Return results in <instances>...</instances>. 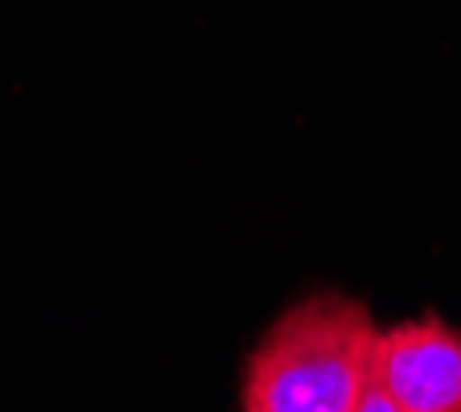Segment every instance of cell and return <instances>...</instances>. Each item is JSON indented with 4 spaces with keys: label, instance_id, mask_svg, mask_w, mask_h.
Returning a JSON list of instances; mask_svg holds the SVG:
<instances>
[{
    "label": "cell",
    "instance_id": "6da1fadb",
    "mask_svg": "<svg viewBox=\"0 0 461 412\" xmlns=\"http://www.w3.org/2000/svg\"><path fill=\"white\" fill-rule=\"evenodd\" d=\"M384 326L366 301L317 288L285 306L251 346L240 412H358L375 384Z\"/></svg>",
    "mask_w": 461,
    "mask_h": 412
},
{
    "label": "cell",
    "instance_id": "7a4b0ae2",
    "mask_svg": "<svg viewBox=\"0 0 461 412\" xmlns=\"http://www.w3.org/2000/svg\"><path fill=\"white\" fill-rule=\"evenodd\" d=\"M375 384L400 412H461V326L432 309L384 326Z\"/></svg>",
    "mask_w": 461,
    "mask_h": 412
},
{
    "label": "cell",
    "instance_id": "3957f363",
    "mask_svg": "<svg viewBox=\"0 0 461 412\" xmlns=\"http://www.w3.org/2000/svg\"><path fill=\"white\" fill-rule=\"evenodd\" d=\"M358 412H400V404H395L392 396H387L379 384H371V392L363 396V404H358Z\"/></svg>",
    "mask_w": 461,
    "mask_h": 412
}]
</instances>
